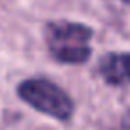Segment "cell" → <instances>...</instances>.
Here are the masks:
<instances>
[{"mask_svg": "<svg viewBox=\"0 0 130 130\" xmlns=\"http://www.w3.org/2000/svg\"><path fill=\"white\" fill-rule=\"evenodd\" d=\"M93 30L82 23L52 22L46 25V43L55 61L64 64H82L89 59L87 46Z\"/></svg>", "mask_w": 130, "mask_h": 130, "instance_id": "1", "label": "cell"}, {"mask_svg": "<svg viewBox=\"0 0 130 130\" xmlns=\"http://www.w3.org/2000/svg\"><path fill=\"white\" fill-rule=\"evenodd\" d=\"M18 96L32 109L52 116L55 119H70L73 114V102L57 84L46 78H27L18 86Z\"/></svg>", "mask_w": 130, "mask_h": 130, "instance_id": "2", "label": "cell"}, {"mask_svg": "<svg viewBox=\"0 0 130 130\" xmlns=\"http://www.w3.org/2000/svg\"><path fill=\"white\" fill-rule=\"evenodd\" d=\"M100 73L110 86L130 84V54H107L100 59Z\"/></svg>", "mask_w": 130, "mask_h": 130, "instance_id": "3", "label": "cell"}, {"mask_svg": "<svg viewBox=\"0 0 130 130\" xmlns=\"http://www.w3.org/2000/svg\"><path fill=\"white\" fill-rule=\"evenodd\" d=\"M128 121H130V116H128ZM128 126H130V123H128Z\"/></svg>", "mask_w": 130, "mask_h": 130, "instance_id": "4", "label": "cell"}]
</instances>
